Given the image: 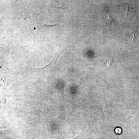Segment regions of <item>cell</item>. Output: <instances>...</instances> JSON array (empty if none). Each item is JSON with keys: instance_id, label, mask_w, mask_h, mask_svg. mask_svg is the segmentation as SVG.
<instances>
[{"instance_id": "cell-1", "label": "cell", "mask_w": 139, "mask_h": 139, "mask_svg": "<svg viewBox=\"0 0 139 139\" xmlns=\"http://www.w3.org/2000/svg\"><path fill=\"white\" fill-rule=\"evenodd\" d=\"M120 9L121 12L126 16L128 10V7L127 5L125 3L123 4L120 7Z\"/></svg>"}, {"instance_id": "cell-2", "label": "cell", "mask_w": 139, "mask_h": 139, "mask_svg": "<svg viewBox=\"0 0 139 139\" xmlns=\"http://www.w3.org/2000/svg\"><path fill=\"white\" fill-rule=\"evenodd\" d=\"M136 30V29L135 30L134 32L130 33L129 34L128 36L129 40L130 41H132L135 40L136 39L134 36V33Z\"/></svg>"}, {"instance_id": "cell-3", "label": "cell", "mask_w": 139, "mask_h": 139, "mask_svg": "<svg viewBox=\"0 0 139 139\" xmlns=\"http://www.w3.org/2000/svg\"><path fill=\"white\" fill-rule=\"evenodd\" d=\"M61 135V137H58L57 136H56V137L57 139H65V138L62 136L61 134L60 133ZM82 136H83L82 135V133H81L79 134L78 136L72 139H77L79 137H81Z\"/></svg>"}, {"instance_id": "cell-4", "label": "cell", "mask_w": 139, "mask_h": 139, "mask_svg": "<svg viewBox=\"0 0 139 139\" xmlns=\"http://www.w3.org/2000/svg\"><path fill=\"white\" fill-rule=\"evenodd\" d=\"M115 131L116 133L117 134H121L122 133L121 128H116Z\"/></svg>"}, {"instance_id": "cell-5", "label": "cell", "mask_w": 139, "mask_h": 139, "mask_svg": "<svg viewBox=\"0 0 139 139\" xmlns=\"http://www.w3.org/2000/svg\"><path fill=\"white\" fill-rule=\"evenodd\" d=\"M58 24H55L54 25H44V27H46V28H50L51 27H55Z\"/></svg>"}, {"instance_id": "cell-6", "label": "cell", "mask_w": 139, "mask_h": 139, "mask_svg": "<svg viewBox=\"0 0 139 139\" xmlns=\"http://www.w3.org/2000/svg\"><path fill=\"white\" fill-rule=\"evenodd\" d=\"M107 18L108 19V20L110 22H112V21L110 19V17H109L108 15H107Z\"/></svg>"}]
</instances>
